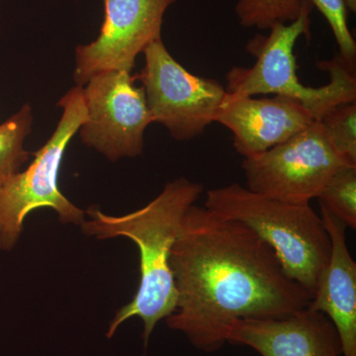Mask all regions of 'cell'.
<instances>
[{
	"label": "cell",
	"mask_w": 356,
	"mask_h": 356,
	"mask_svg": "<svg viewBox=\"0 0 356 356\" xmlns=\"http://www.w3.org/2000/svg\"><path fill=\"white\" fill-rule=\"evenodd\" d=\"M33 110L25 103L19 111L0 124V188L29 161V153L25 149L26 138L32 132Z\"/></svg>",
	"instance_id": "obj_13"
},
{
	"label": "cell",
	"mask_w": 356,
	"mask_h": 356,
	"mask_svg": "<svg viewBox=\"0 0 356 356\" xmlns=\"http://www.w3.org/2000/svg\"><path fill=\"white\" fill-rule=\"evenodd\" d=\"M320 209L331 254L308 307L330 318L343 356H356V264L346 243V227L321 204Z\"/></svg>",
	"instance_id": "obj_12"
},
{
	"label": "cell",
	"mask_w": 356,
	"mask_h": 356,
	"mask_svg": "<svg viewBox=\"0 0 356 356\" xmlns=\"http://www.w3.org/2000/svg\"><path fill=\"white\" fill-rule=\"evenodd\" d=\"M318 202L344 226L356 229V165H344L330 178Z\"/></svg>",
	"instance_id": "obj_15"
},
{
	"label": "cell",
	"mask_w": 356,
	"mask_h": 356,
	"mask_svg": "<svg viewBox=\"0 0 356 356\" xmlns=\"http://www.w3.org/2000/svg\"><path fill=\"white\" fill-rule=\"evenodd\" d=\"M332 146L351 165H356V103L337 105L320 120Z\"/></svg>",
	"instance_id": "obj_16"
},
{
	"label": "cell",
	"mask_w": 356,
	"mask_h": 356,
	"mask_svg": "<svg viewBox=\"0 0 356 356\" xmlns=\"http://www.w3.org/2000/svg\"><path fill=\"white\" fill-rule=\"evenodd\" d=\"M62 116L50 139L40 147L24 172L16 173L0 188V250L15 247L26 217L33 210L51 208L60 221L81 225L86 212L74 205L58 188V175L70 140L88 120L83 86H74L57 103Z\"/></svg>",
	"instance_id": "obj_5"
},
{
	"label": "cell",
	"mask_w": 356,
	"mask_h": 356,
	"mask_svg": "<svg viewBox=\"0 0 356 356\" xmlns=\"http://www.w3.org/2000/svg\"><path fill=\"white\" fill-rule=\"evenodd\" d=\"M203 191L202 184L179 177L168 182L146 206L123 216H110L95 206L86 211L90 220L81 224L84 233L98 240L124 236L139 250V288L132 301L122 307L110 323L108 339L125 321L138 317L144 324L146 350L159 321L175 313L177 296L170 267L173 243L185 214Z\"/></svg>",
	"instance_id": "obj_2"
},
{
	"label": "cell",
	"mask_w": 356,
	"mask_h": 356,
	"mask_svg": "<svg viewBox=\"0 0 356 356\" xmlns=\"http://www.w3.org/2000/svg\"><path fill=\"white\" fill-rule=\"evenodd\" d=\"M313 4L308 0L298 19L289 24H276L268 36H255L248 51L257 58L252 67H235L227 74L226 92L236 96L275 95L298 100L316 121L343 103L356 102L355 65L337 55L330 62L318 63L329 72L331 83L310 88L297 76L295 44L300 36H309Z\"/></svg>",
	"instance_id": "obj_4"
},
{
	"label": "cell",
	"mask_w": 356,
	"mask_h": 356,
	"mask_svg": "<svg viewBox=\"0 0 356 356\" xmlns=\"http://www.w3.org/2000/svg\"><path fill=\"white\" fill-rule=\"evenodd\" d=\"M145 65L135 79L142 83L154 122L177 140L202 135L215 122L226 89L212 79L194 76L173 58L163 38L143 51Z\"/></svg>",
	"instance_id": "obj_7"
},
{
	"label": "cell",
	"mask_w": 356,
	"mask_h": 356,
	"mask_svg": "<svg viewBox=\"0 0 356 356\" xmlns=\"http://www.w3.org/2000/svg\"><path fill=\"white\" fill-rule=\"evenodd\" d=\"M226 341L261 356H343L330 318L309 307L280 318H241L229 325Z\"/></svg>",
	"instance_id": "obj_11"
},
{
	"label": "cell",
	"mask_w": 356,
	"mask_h": 356,
	"mask_svg": "<svg viewBox=\"0 0 356 356\" xmlns=\"http://www.w3.org/2000/svg\"><path fill=\"white\" fill-rule=\"evenodd\" d=\"M308 0H238L235 11L243 27L270 30L276 24L294 22Z\"/></svg>",
	"instance_id": "obj_14"
},
{
	"label": "cell",
	"mask_w": 356,
	"mask_h": 356,
	"mask_svg": "<svg viewBox=\"0 0 356 356\" xmlns=\"http://www.w3.org/2000/svg\"><path fill=\"white\" fill-rule=\"evenodd\" d=\"M314 121L301 102L281 95L257 99L226 93L215 117L233 133L234 147L243 159L266 153Z\"/></svg>",
	"instance_id": "obj_10"
},
{
	"label": "cell",
	"mask_w": 356,
	"mask_h": 356,
	"mask_svg": "<svg viewBox=\"0 0 356 356\" xmlns=\"http://www.w3.org/2000/svg\"><path fill=\"white\" fill-rule=\"evenodd\" d=\"M170 267L177 299L166 323L205 353L227 343L234 321L287 317L312 300L254 231L205 206L185 214Z\"/></svg>",
	"instance_id": "obj_1"
},
{
	"label": "cell",
	"mask_w": 356,
	"mask_h": 356,
	"mask_svg": "<svg viewBox=\"0 0 356 356\" xmlns=\"http://www.w3.org/2000/svg\"><path fill=\"white\" fill-rule=\"evenodd\" d=\"M206 208L254 231L283 270L313 298L331 254V238L310 204L273 200L238 184L210 189Z\"/></svg>",
	"instance_id": "obj_3"
},
{
	"label": "cell",
	"mask_w": 356,
	"mask_h": 356,
	"mask_svg": "<svg viewBox=\"0 0 356 356\" xmlns=\"http://www.w3.org/2000/svg\"><path fill=\"white\" fill-rule=\"evenodd\" d=\"M177 0H103L104 19L95 41L76 48L74 81L83 86L108 70L132 72L136 58L161 38L163 16Z\"/></svg>",
	"instance_id": "obj_9"
},
{
	"label": "cell",
	"mask_w": 356,
	"mask_h": 356,
	"mask_svg": "<svg viewBox=\"0 0 356 356\" xmlns=\"http://www.w3.org/2000/svg\"><path fill=\"white\" fill-rule=\"evenodd\" d=\"M346 1V7L350 9L353 13L356 11V0H344Z\"/></svg>",
	"instance_id": "obj_18"
},
{
	"label": "cell",
	"mask_w": 356,
	"mask_h": 356,
	"mask_svg": "<svg viewBox=\"0 0 356 356\" xmlns=\"http://www.w3.org/2000/svg\"><path fill=\"white\" fill-rule=\"evenodd\" d=\"M351 165L332 146L320 121L271 147L243 159L247 188L273 200L310 204L337 170Z\"/></svg>",
	"instance_id": "obj_6"
},
{
	"label": "cell",
	"mask_w": 356,
	"mask_h": 356,
	"mask_svg": "<svg viewBox=\"0 0 356 356\" xmlns=\"http://www.w3.org/2000/svg\"><path fill=\"white\" fill-rule=\"evenodd\" d=\"M313 6L331 26L339 48V55L351 65H355L356 44L348 26V7L344 0H310Z\"/></svg>",
	"instance_id": "obj_17"
},
{
	"label": "cell",
	"mask_w": 356,
	"mask_h": 356,
	"mask_svg": "<svg viewBox=\"0 0 356 356\" xmlns=\"http://www.w3.org/2000/svg\"><path fill=\"white\" fill-rule=\"evenodd\" d=\"M124 70L95 74L84 84L88 120L79 129L84 145L109 161L137 158L144 149V136L154 119L144 88Z\"/></svg>",
	"instance_id": "obj_8"
}]
</instances>
